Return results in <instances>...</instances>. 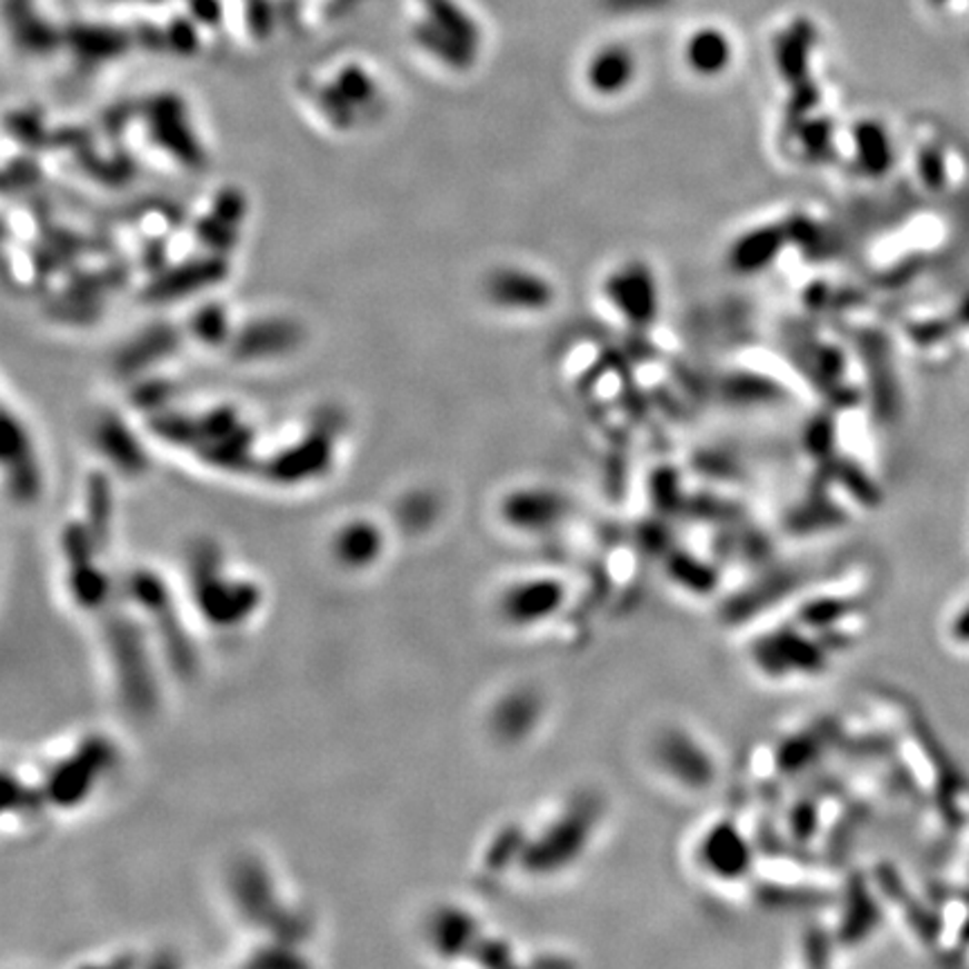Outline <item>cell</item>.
I'll return each mask as SVG.
<instances>
[{
    "mask_svg": "<svg viewBox=\"0 0 969 969\" xmlns=\"http://www.w3.org/2000/svg\"><path fill=\"white\" fill-rule=\"evenodd\" d=\"M685 59L696 74L716 77L732 61V41L720 28L702 26L685 43Z\"/></svg>",
    "mask_w": 969,
    "mask_h": 969,
    "instance_id": "6da1fadb",
    "label": "cell"
},
{
    "mask_svg": "<svg viewBox=\"0 0 969 969\" xmlns=\"http://www.w3.org/2000/svg\"><path fill=\"white\" fill-rule=\"evenodd\" d=\"M588 81L599 92H618L631 83L636 74V59L622 46H606L597 50L586 68Z\"/></svg>",
    "mask_w": 969,
    "mask_h": 969,
    "instance_id": "7a4b0ae2",
    "label": "cell"
},
{
    "mask_svg": "<svg viewBox=\"0 0 969 969\" xmlns=\"http://www.w3.org/2000/svg\"><path fill=\"white\" fill-rule=\"evenodd\" d=\"M949 633L956 645H962L969 649V599L960 606L953 620L949 622Z\"/></svg>",
    "mask_w": 969,
    "mask_h": 969,
    "instance_id": "3957f363",
    "label": "cell"
},
{
    "mask_svg": "<svg viewBox=\"0 0 969 969\" xmlns=\"http://www.w3.org/2000/svg\"><path fill=\"white\" fill-rule=\"evenodd\" d=\"M931 3H933V0H931ZM936 3H940V6H945V3H947V6H953V0H936ZM967 6H969V0H967Z\"/></svg>",
    "mask_w": 969,
    "mask_h": 969,
    "instance_id": "277c9868",
    "label": "cell"
}]
</instances>
